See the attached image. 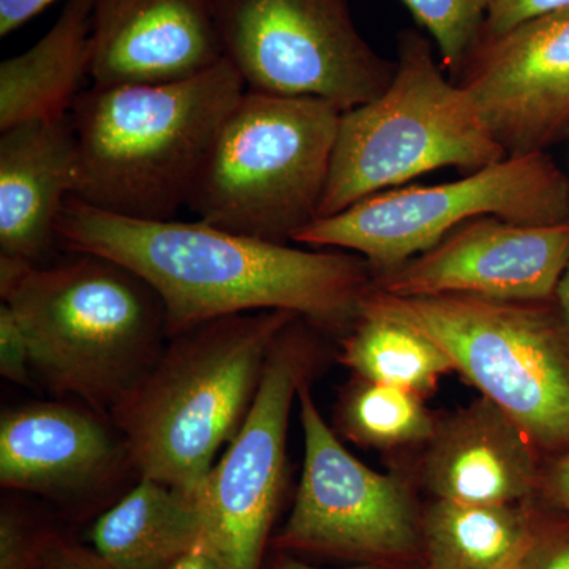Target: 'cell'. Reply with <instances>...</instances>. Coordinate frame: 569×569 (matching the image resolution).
<instances>
[{
    "label": "cell",
    "instance_id": "cell-22",
    "mask_svg": "<svg viewBox=\"0 0 569 569\" xmlns=\"http://www.w3.org/2000/svg\"><path fill=\"white\" fill-rule=\"evenodd\" d=\"M437 421L426 397L356 376L340 389L335 411L340 436L358 447L381 451L425 447Z\"/></svg>",
    "mask_w": 569,
    "mask_h": 569
},
{
    "label": "cell",
    "instance_id": "cell-27",
    "mask_svg": "<svg viewBox=\"0 0 569 569\" xmlns=\"http://www.w3.org/2000/svg\"><path fill=\"white\" fill-rule=\"evenodd\" d=\"M568 3L569 0H493L479 39L507 32L520 22Z\"/></svg>",
    "mask_w": 569,
    "mask_h": 569
},
{
    "label": "cell",
    "instance_id": "cell-25",
    "mask_svg": "<svg viewBox=\"0 0 569 569\" xmlns=\"http://www.w3.org/2000/svg\"><path fill=\"white\" fill-rule=\"evenodd\" d=\"M0 373L17 385L31 383V346L21 321L9 306H0Z\"/></svg>",
    "mask_w": 569,
    "mask_h": 569
},
{
    "label": "cell",
    "instance_id": "cell-16",
    "mask_svg": "<svg viewBox=\"0 0 569 569\" xmlns=\"http://www.w3.org/2000/svg\"><path fill=\"white\" fill-rule=\"evenodd\" d=\"M122 459L103 419L81 407L36 402L10 408L0 418V485L41 496H69L96 488Z\"/></svg>",
    "mask_w": 569,
    "mask_h": 569
},
{
    "label": "cell",
    "instance_id": "cell-2",
    "mask_svg": "<svg viewBox=\"0 0 569 569\" xmlns=\"http://www.w3.org/2000/svg\"><path fill=\"white\" fill-rule=\"evenodd\" d=\"M247 91L224 59L190 80L82 91L70 111L82 203L138 220H174L213 140Z\"/></svg>",
    "mask_w": 569,
    "mask_h": 569
},
{
    "label": "cell",
    "instance_id": "cell-23",
    "mask_svg": "<svg viewBox=\"0 0 569 569\" xmlns=\"http://www.w3.org/2000/svg\"><path fill=\"white\" fill-rule=\"evenodd\" d=\"M433 41L441 66L458 81L481 37L493 0H400Z\"/></svg>",
    "mask_w": 569,
    "mask_h": 569
},
{
    "label": "cell",
    "instance_id": "cell-15",
    "mask_svg": "<svg viewBox=\"0 0 569 569\" xmlns=\"http://www.w3.org/2000/svg\"><path fill=\"white\" fill-rule=\"evenodd\" d=\"M542 463L518 422L479 396L438 418L421 448L415 482L438 500L520 503L537 500Z\"/></svg>",
    "mask_w": 569,
    "mask_h": 569
},
{
    "label": "cell",
    "instance_id": "cell-9",
    "mask_svg": "<svg viewBox=\"0 0 569 569\" xmlns=\"http://www.w3.org/2000/svg\"><path fill=\"white\" fill-rule=\"evenodd\" d=\"M224 59L249 91L350 111L391 84L396 61L356 28L350 0H217Z\"/></svg>",
    "mask_w": 569,
    "mask_h": 569
},
{
    "label": "cell",
    "instance_id": "cell-28",
    "mask_svg": "<svg viewBox=\"0 0 569 569\" xmlns=\"http://www.w3.org/2000/svg\"><path fill=\"white\" fill-rule=\"evenodd\" d=\"M537 500L569 515V451L545 459Z\"/></svg>",
    "mask_w": 569,
    "mask_h": 569
},
{
    "label": "cell",
    "instance_id": "cell-30",
    "mask_svg": "<svg viewBox=\"0 0 569 569\" xmlns=\"http://www.w3.org/2000/svg\"><path fill=\"white\" fill-rule=\"evenodd\" d=\"M54 0H0V37L11 36L26 22L39 17Z\"/></svg>",
    "mask_w": 569,
    "mask_h": 569
},
{
    "label": "cell",
    "instance_id": "cell-19",
    "mask_svg": "<svg viewBox=\"0 0 569 569\" xmlns=\"http://www.w3.org/2000/svg\"><path fill=\"white\" fill-rule=\"evenodd\" d=\"M91 539L116 569H168L204 541L200 492L141 478L97 520Z\"/></svg>",
    "mask_w": 569,
    "mask_h": 569
},
{
    "label": "cell",
    "instance_id": "cell-35",
    "mask_svg": "<svg viewBox=\"0 0 569 569\" xmlns=\"http://www.w3.org/2000/svg\"><path fill=\"white\" fill-rule=\"evenodd\" d=\"M39 569H44V568H43V565H41V567H40Z\"/></svg>",
    "mask_w": 569,
    "mask_h": 569
},
{
    "label": "cell",
    "instance_id": "cell-13",
    "mask_svg": "<svg viewBox=\"0 0 569 569\" xmlns=\"http://www.w3.org/2000/svg\"><path fill=\"white\" fill-rule=\"evenodd\" d=\"M569 263V223L520 224L496 216L460 224L437 246L391 271L372 288L402 296L471 295L541 301L556 296Z\"/></svg>",
    "mask_w": 569,
    "mask_h": 569
},
{
    "label": "cell",
    "instance_id": "cell-14",
    "mask_svg": "<svg viewBox=\"0 0 569 569\" xmlns=\"http://www.w3.org/2000/svg\"><path fill=\"white\" fill-rule=\"evenodd\" d=\"M223 61L217 0H93V86L190 80Z\"/></svg>",
    "mask_w": 569,
    "mask_h": 569
},
{
    "label": "cell",
    "instance_id": "cell-4",
    "mask_svg": "<svg viewBox=\"0 0 569 569\" xmlns=\"http://www.w3.org/2000/svg\"><path fill=\"white\" fill-rule=\"evenodd\" d=\"M80 254L56 266L0 257V296L28 336L32 372L110 417L167 346V312L126 266Z\"/></svg>",
    "mask_w": 569,
    "mask_h": 569
},
{
    "label": "cell",
    "instance_id": "cell-11",
    "mask_svg": "<svg viewBox=\"0 0 569 569\" xmlns=\"http://www.w3.org/2000/svg\"><path fill=\"white\" fill-rule=\"evenodd\" d=\"M296 318L277 339L244 426L200 490L204 546L222 569H260L287 485V436L299 388L321 350Z\"/></svg>",
    "mask_w": 569,
    "mask_h": 569
},
{
    "label": "cell",
    "instance_id": "cell-3",
    "mask_svg": "<svg viewBox=\"0 0 569 569\" xmlns=\"http://www.w3.org/2000/svg\"><path fill=\"white\" fill-rule=\"evenodd\" d=\"M296 318L283 310L238 313L168 339L110 415L141 478L200 492L220 449L244 426L272 348Z\"/></svg>",
    "mask_w": 569,
    "mask_h": 569
},
{
    "label": "cell",
    "instance_id": "cell-17",
    "mask_svg": "<svg viewBox=\"0 0 569 569\" xmlns=\"http://www.w3.org/2000/svg\"><path fill=\"white\" fill-rule=\"evenodd\" d=\"M70 116L17 123L0 134V257L39 264L77 183Z\"/></svg>",
    "mask_w": 569,
    "mask_h": 569
},
{
    "label": "cell",
    "instance_id": "cell-18",
    "mask_svg": "<svg viewBox=\"0 0 569 569\" xmlns=\"http://www.w3.org/2000/svg\"><path fill=\"white\" fill-rule=\"evenodd\" d=\"M93 0H66L50 31L0 63V132L17 123L66 118L91 78Z\"/></svg>",
    "mask_w": 569,
    "mask_h": 569
},
{
    "label": "cell",
    "instance_id": "cell-8",
    "mask_svg": "<svg viewBox=\"0 0 569 569\" xmlns=\"http://www.w3.org/2000/svg\"><path fill=\"white\" fill-rule=\"evenodd\" d=\"M485 216L520 224L569 223L568 176L548 152L507 157L458 181L372 194L317 219L295 242L361 254L381 274Z\"/></svg>",
    "mask_w": 569,
    "mask_h": 569
},
{
    "label": "cell",
    "instance_id": "cell-12",
    "mask_svg": "<svg viewBox=\"0 0 569 569\" xmlns=\"http://www.w3.org/2000/svg\"><path fill=\"white\" fill-rule=\"evenodd\" d=\"M456 84L508 157L546 152L569 137V3L482 37Z\"/></svg>",
    "mask_w": 569,
    "mask_h": 569
},
{
    "label": "cell",
    "instance_id": "cell-7",
    "mask_svg": "<svg viewBox=\"0 0 569 569\" xmlns=\"http://www.w3.org/2000/svg\"><path fill=\"white\" fill-rule=\"evenodd\" d=\"M342 112L325 100L247 89L220 127L187 208L220 230L295 242L318 219Z\"/></svg>",
    "mask_w": 569,
    "mask_h": 569
},
{
    "label": "cell",
    "instance_id": "cell-20",
    "mask_svg": "<svg viewBox=\"0 0 569 569\" xmlns=\"http://www.w3.org/2000/svg\"><path fill=\"white\" fill-rule=\"evenodd\" d=\"M537 500L462 503L430 498L422 505L427 569H508L529 545Z\"/></svg>",
    "mask_w": 569,
    "mask_h": 569
},
{
    "label": "cell",
    "instance_id": "cell-32",
    "mask_svg": "<svg viewBox=\"0 0 569 569\" xmlns=\"http://www.w3.org/2000/svg\"><path fill=\"white\" fill-rule=\"evenodd\" d=\"M272 569H323V568L310 567V565L305 563V561L290 559V557H282V559H279V561H277V563L274 565V568H272ZM337 569H395V568L383 567V565L358 563V565H351V567L337 568Z\"/></svg>",
    "mask_w": 569,
    "mask_h": 569
},
{
    "label": "cell",
    "instance_id": "cell-26",
    "mask_svg": "<svg viewBox=\"0 0 569 569\" xmlns=\"http://www.w3.org/2000/svg\"><path fill=\"white\" fill-rule=\"evenodd\" d=\"M39 548L29 533L24 520L10 508L0 512V569H39L44 549Z\"/></svg>",
    "mask_w": 569,
    "mask_h": 569
},
{
    "label": "cell",
    "instance_id": "cell-10",
    "mask_svg": "<svg viewBox=\"0 0 569 569\" xmlns=\"http://www.w3.org/2000/svg\"><path fill=\"white\" fill-rule=\"evenodd\" d=\"M298 400L305 467L276 548L355 565L425 567L417 485L400 473H378L356 459L321 417L310 381L299 388Z\"/></svg>",
    "mask_w": 569,
    "mask_h": 569
},
{
    "label": "cell",
    "instance_id": "cell-5",
    "mask_svg": "<svg viewBox=\"0 0 569 569\" xmlns=\"http://www.w3.org/2000/svg\"><path fill=\"white\" fill-rule=\"evenodd\" d=\"M361 310L429 337L456 372L518 422L542 458L569 451V321L556 298H402L370 287Z\"/></svg>",
    "mask_w": 569,
    "mask_h": 569
},
{
    "label": "cell",
    "instance_id": "cell-29",
    "mask_svg": "<svg viewBox=\"0 0 569 569\" xmlns=\"http://www.w3.org/2000/svg\"><path fill=\"white\" fill-rule=\"evenodd\" d=\"M44 569H116L107 560L102 559L93 550L66 545V542H52L44 549Z\"/></svg>",
    "mask_w": 569,
    "mask_h": 569
},
{
    "label": "cell",
    "instance_id": "cell-33",
    "mask_svg": "<svg viewBox=\"0 0 569 569\" xmlns=\"http://www.w3.org/2000/svg\"><path fill=\"white\" fill-rule=\"evenodd\" d=\"M553 298H556L557 305L560 306L561 312L565 313L569 321V263L567 269H565L563 276H561L559 284H557Z\"/></svg>",
    "mask_w": 569,
    "mask_h": 569
},
{
    "label": "cell",
    "instance_id": "cell-6",
    "mask_svg": "<svg viewBox=\"0 0 569 569\" xmlns=\"http://www.w3.org/2000/svg\"><path fill=\"white\" fill-rule=\"evenodd\" d=\"M396 74L372 102L342 112L318 219L441 168L466 173L507 159L462 88L417 29L397 37Z\"/></svg>",
    "mask_w": 569,
    "mask_h": 569
},
{
    "label": "cell",
    "instance_id": "cell-24",
    "mask_svg": "<svg viewBox=\"0 0 569 569\" xmlns=\"http://www.w3.org/2000/svg\"><path fill=\"white\" fill-rule=\"evenodd\" d=\"M508 569H569V515L537 500L529 545Z\"/></svg>",
    "mask_w": 569,
    "mask_h": 569
},
{
    "label": "cell",
    "instance_id": "cell-21",
    "mask_svg": "<svg viewBox=\"0 0 569 569\" xmlns=\"http://www.w3.org/2000/svg\"><path fill=\"white\" fill-rule=\"evenodd\" d=\"M339 343V362L353 376L408 389L426 399L433 395L441 377L455 370L429 337L367 310H361Z\"/></svg>",
    "mask_w": 569,
    "mask_h": 569
},
{
    "label": "cell",
    "instance_id": "cell-34",
    "mask_svg": "<svg viewBox=\"0 0 569 569\" xmlns=\"http://www.w3.org/2000/svg\"><path fill=\"white\" fill-rule=\"evenodd\" d=\"M415 569H427L426 567H419V568H415Z\"/></svg>",
    "mask_w": 569,
    "mask_h": 569
},
{
    "label": "cell",
    "instance_id": "cell-1",
    "mask_svg": "<svg viewBox=\"0 0 569 569\" xmlns=\"http://www.w3.org/2000/svg\"><path fill=\"white\" fill-rule=\"evenodd\" d=\"M56 236L140 276L159 295L168 337L217 318L283 310L340 339L361 313L373 269L361 254L301 250L201 222L138 220L70 197Z\"/></svg>",
    "mask_w": 569,
    "mask_h": 569
},
{
    "label": "cell",
    "instance_id": "cell-31",
    "mask_svg": "<svg viewBox=\"0 0 569 569\" xmlns=\"http://www.w3.org/2000/svg\"><path fill=\"white\" fill-rule=\"evenodd\" d=\"M168 569H222L217 560L213 559L204 541L200 546L187 552L181 559L174 561Z\"/></svg>",
    "mask_w": 569,
    "mask_h": 569
}]
</instances>
